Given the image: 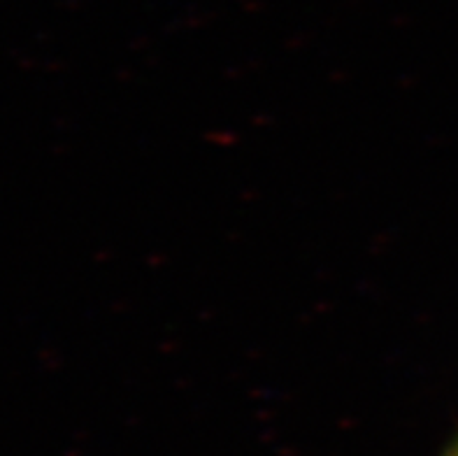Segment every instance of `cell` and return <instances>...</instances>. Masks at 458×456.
<instances>
[{
	"label": "cell",
	"mask_w": 458,
	"mask_h": 456,
	"mask_svg": "<svg viewBox=\"0 0 458 456\" xmlns=\"http://www.w3.org/2000/svg\"><path fill=\"white\" fill-rule=\"evenodd\" d=\"M442 456H458V438L454 440V445L449 447V450L445 452V454H442Z\"/></svg>",
	"instance_id": "obj_1"
}]
</instances>
